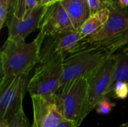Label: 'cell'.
<instances>
[{"label":"cell","instance_id":"cell-15","mask_svg":"<svg viewBox=\"0 0 128 127\" xmlns=\"http://www.w3.org/2000/svg\"><path fill=\"white\" fill-rule=\"evenodd\" d=\"M128 96V83L124 82H116L111 85L106 97L124 100Z\"/></svg>","mask_w":128,"mask_h":127},{"label":"cell","instance_id":"cell-25","mask_svg":"<svg viewBox=\"0 0 128 127\" xmlns=\"http://www.w3.org/2000/svg\"><path fill=\"white\" fill-rule=\"evenodd\" d=\"M12 1L13 0H0V4H2L3 5H4L5 7L10 9Z\"/></svg>","mask_w":128,"mask_h":127},{"label":"cell","instance_id":"cell-17","mask_svg":"<svg viewBox=\"0 0 128 127\" xmlns=\"http://www.w3.org/2000/svg\"><path fill=\"white\" fill-rule=\"evenodd\" d=\"M9 127H30L28 120L25 115L23 109L18 112L9 121Z\"/></svg>","mask_w":128,"mask_h":127},{"label":"cell","instance_id":"cell-4","mask_svg":"<svg viewBox=\"0 0 128 127\" xmlns=\"http://www.w3.org/2000/svg\"><path fill=\"white\" fill-rule=\"evenodd\" d=\"M65 57L64 55H60L38 64L28 85V91L31 97L55 96L62 82Z\"/></svg>","mask_w":128,"mask_h":127},{"label":"cell","instance_id":"cell-12","mask_svg":"<svg viewBox=\"0 0 128 127\" xmlns=\"http://www.w3.org/2000/svg\"><path fill=\"white\" fill-rule=\"evenodd\" d=\"M61 1L69 16L74 28L78 31L91 16L88 2H77L67 0Z\"/></svg>","mask_w":128,"mask_h":127},{"label":"cell","instance_id":"cell-22","mask_svg":"<svg viewBox=\"0 0 128 127\" xmlns=\"http://www.w3.org/2000/svg\"><path fill=\"white\" fill-rule=\"evenodd\" d=\"M9 10L10 9L7 7L2 4H0V29H2L4 25H5V22L9 13Z\"/></svg>","mask_w":128,"mask_h":127},{"label":"cell","instance_id":"cell-26","mask_svg":"<svg viewBox=\"0 0 128 127\" xmlns=\"http://www.w3.org/2000/svg\"><path fill=\"white\" fill-rule=\"evenodd\" d=\"M0 127H9L8 121L6 120H0Z\"/></svg>","mask_w":128,"mask_h":127},{"label":"cell","instance_id":"cell-23","mask_svg":"<svg viewBox=\"0 0 128 127\" xmlns=\"http://www.w3.org/2000/svg\"><path fill=\"white\" fill-rule=\"evenodd\" d=\"M56 127H78V126L76 123L74 121L66 119V118H62L58 122Z\"/></svg>","mask_w":128,"mask_h":127},{"label":"cell","instance_id":"cell-13","mask_svg":"<svg viewBox=\"0 0 128 127\" xmlns=\"http://www.w3.org/2000/svg\"><path fill=\"white\" fill-rule=\"evenodd\" d=\"M109 16V9H104L93 15H91L78 30L80 31L82 40L99 31L108 20Z\"/></svg>","mask_w":128,"mask_h":127},{"label":"cell","instance_id":"cell-16","mask_svg":"<svg viewBox=\"0 0 128 127\" xmlns=\"http://www.w3.org/2000/svg\"><path fill=\"white\" fill-rule=\"evenodd\" d=\"M89 6L90 14L93 15L102 10L109 9L114 3L112 0H87Z\"/></svg>","mask_w":128,"mask_h":127},{"label":"cell","instance_id":"cell-19","mask_svg":"<svg viewBox=\"0 0 128 127\" xmlns=\"http://www.w3.org/2000/svg\"><path fill=\"white\" fill-rule=\"evenodd\" d=\"M9 11L16 18L20 19H23L26 12L25 0H14Z\"/></svg>","mask_w":128,"mask_h":127},{"label":"cell","instance_id":"cell-7","mask_svg":"<svg viewBox=\"0 0 128 127\" xmlns=\"http://www.w3.org/2000/svg\"><path fill=\"white\" fill-rule=\"evenodd\" d=\"M110 10V16L103 28L82 40L88 43L102 42L119 37L128 31V9L114 2Z\"/></svg>","mask_w":128,"mask_h":127},{"label":"cell","instance_id":"cell-6","mask_svg":"<svg viewBox=\"0 0 128 127\" xmlns=\"http://www.w3.org/2000/svg\"><path fill=\"white\" fill-rule=\"evenodd\" d=\"M116 66V53L95 69L88 78V103L86 115L95 109L98 102L108 93L113 82Z\"/></svg>","mask_w":128,"mask_h":127},{"label":"cell","instance_id":"cell-10","mask_svg":"<svg viewBox=\"0 0 128 127\" xmlns=\"http://www.w3.org/2000/svg\"><path fill=\"white\" fill-rule=\"evenodd\" d=\"M70 31L76 30L74 28L62 1H57L46 7L41 22L40 33L47 36Z\"/></svg>","mask_w":128,"mask_h":127},{"label":"cell","instance_id":"cell-31","mask_svg":"<svg viewBox=\"0 0 128 127\" xmlns=\"http://www.w3.org/2000/svg\"><path fill=\"white\" fill-rule=\"evenodd\" d=\"M13 1H14V0H13ZM12 2H13V1H12Z\"/></svg>","mask_w":128,"mask_h":127},{"label":"cell","instance_id":"cell-27","mask_svg":"<svg viewBox=\"0 0 128 127\" xmlns=\"http://www.w3.org/2000/svg\"><path fill=\"white\" fill-rule=\"evenodd\" d=\"M70 1H77V2H87V0H67Z\"/></svg>","mask_w":128,"mask_h":127},{"label":"cell","instance_id":"cell-18","mask_svg":"<svg viewBox=\"0 0 128 127\" xmlns=\"http://www.w3.org/2000/svg\"><path fill=\"white\" fill-rule=\"evenodd\" d=\"M116 106V103L112 102L110 98L104 97L97 104L95 109L98 114L100 115H108L110 114L114 107Z\"/></svg>","mask_w":128,"mask_h":127},{"label":"cell","instance_id":"cell-21","mask_svg":"<svg viewBox=\"0 0 128 127\" xmlns=\"http://www.w3.org/2000/svg\"><path fill=\"white\" fill-rule=\"evenodd\" d=\"M118 43L121 48V51L124 54H128V31L118 37Z\"/></svg>","mask_w":128,"mask_h":127},{"label":"cell","instance_id":"cell-9","mask_svg":"<svg viewBox=\"0 0 128 127\" xmlns=\"http://www.w3.org/2000/svg\"><path fill=\"white\" fill-rule=\"evenodd\" d=\"M46 7L39 4L34 9L32 13L20 19L10 11L5 25L8 29V39L14 40H25L26 37L36 29H40Z\"/></svg>","mask_w":128,"mask_h":127},{"label":"cell","instance_id":"cell-28","mask_svg":"<svg viewBox=\"0 0 128 127\" xmlns=\"http://www.w3.org/2000/svg\"><path fill=\"white\" fill-rule=\"evenodd\" d=\"M114 2H116V3H118V4H122V6H124L123 4H122V0H112Z\"/></svg>","mask_w":128,"mask_h":127},{"label":"cell","instance_id":"cell-2","mask_svg":"<svg viewBox=\"0 0 128 127\" xmlns=\"http://www.w3.org/2000/svg\"><path fill=\"white\" fill-rule=\"evenodd\" d=\"M45 36L39 32L31 43L7 39L0 51L1 80L29 74L39 62L41 45Z\"/></svg>","mask_w":128,"mask_h":127},{"label":"cell","instance_id":"cell-1","mask_svg":"<svg viewBox=\"0 0 128 127\" xmlns=\"http://www.w3.org/2000/svg\"><path fill=\"white\" fill-rule=\"evenodd\" d=\"M119 37L102 42L80 41L64 58L61 86L77 77H88L110 56L121 51L118 43Z\"/></svg>","mask_w":128,"mask_h":127},{"label":"cell","instance_id":"cell-11","mask_svg":"<svg viewBox=\"0 0 128 127\" xmlns=\"http://www.w3.org/2000/svg\"><path fill=\"white\" fill-rule=\"evenodd\" d=\"M33 105L34 120L32 127H56L64 118L59 112L54 97H31Z\"/></svg>","mask_w":128,"mask_h":127},{"label":"cell","instance_id":"cell-5","mask_svg":"<svg viewBox=\"0 0 128 127\" xmlns=\"http://www.w3.org/2000/svg\"><path fill=\"white\" fill-rule=\"evenodd\" d=\"M29 74L0 81V120L9 121L23 109L22 100L28 91Z\"/></svg>","mask_w":128,"mask_h":127},{"label":"cell","instance_id":"cell-30","mask_svg":"<svg viewBox=\"0 0 128 127\" xmlns=\"http://www.w3.org/2000/svg\"><path fill=\"white\" fill-rule=\"evenodd\" d=\"M62 1V0H57V1Z\"/></svg>","mask_w":128,"mask_h":127},{"label":"cell","instance_id":"cell-8","mask_svg":"<svg viewBox=\"0 0 128 127\" xmlns=\"http://www.w3.org/2000/svg\"><path fill=\"white\" fill-rule=\"evenodd\" d=\"M81 40L82 37L79 31H70L45 36L40 50L38 63L60 55H67Z\"/></svg>","mask_w":128,"mask_h":127},{"label":"cell","instance_id":"cell-24","mask_svg":"<svg viewBox=\"0 0 128 127\" xmlns=\"http://www.w3.org/2000/svg\"><path fill=\"white\" fill-rule=\"evenodd\" d=\"M39 1H40V4L45 6V7L50 6L53 4L54 3L57 2V0H39Z\"/></svg>","mask_w":128,"mask_h":127},{"label":"cell","instance_id":"cell-14","mask_svg":"<svg viewBox=\"0 0 128 127\" xmlns=\"http://www.w3.org/2000/svg\"><path fill=\"white\" fill-rule=\"evenodd\" d=\"M116 82L128 83V54H124L122 51L116 53V66L112 84Z\"/></svg>","mask_w":128,"mask_h":127},{"label":"cell","instance_id":"cell-29","mask_svg":"<svg viewBox=\"0 0 128 127\" xmlns=\"http://www.w3.org/2000/svg\"><path fill=\"white\" fill-rule=\"evenodd\" d=\"M119 127H128V123L124 124H122V125H121Z\"/></svg>","mask_w":128,"mask_h":127},{"label":"cell","instance_id":"cell-3","mask_svg":"<svg viewBox=\"0 0 128 127\" xmlns=\"http://www.w3.org/2000/svg\"><path fill=\"white\" fill-rule=\"evenodd\" d=\"M88 87L87 77H77L61 86L54 96L63 118L75 121L78 127L87 116Z\"/></svg>","mask_w":128,"mask_h":127},{"label":"cell","instance_id":"cell-20","mask_svg":"<svg viewBox=\"0 0 128 127\" xmlns=\"http://www.w3.org/2000/svg\"><path fill=\"white\" fill-rule=\"evenodd\" d=\"M39 3H40V1H37V0H25L26 12H25V15L23 18L29 16L32 13L34 9L39 4Z\"/></svg>","mask_w":128,"mask_h":127}]
</instances>
